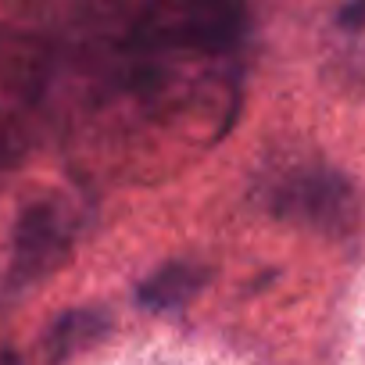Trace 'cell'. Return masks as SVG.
Returning <instances> with one entry per match:
<instances>
[{
    "instance_id": "obj_1",
    "label": "cell",
    "mask_w": 365,
    "mask_h": 365,
    "mask_svg": "<svg viewBox=\"0 0 365 365\" xmlns=\"http://www.w3.org/2000/svg\"><path fill=\"white\" fill-rule=\"evenodd\" d=\"M265 205L276 219L326 233L347 237L361 219V197L354 182L329 165H294L269 179Z\"/></svg>"
},
{
    "instance_id": "obj_3",
    "label": "cell",
    "mask_w": 365,
    "mask_h": 365,
    "mask_svg": "<svg viewBox=\"0 0 365 365\" xmlns=\"http://www.w3.org/2000/svg\"><path fill=\"white\" fill-rule=\"evenodd\" d=\"M72 244V222L54 201H36L29 205L11 237V279L15 283H33L47 276L68 251Z\"/></svg>"
},
{
    "instance_id": "obj_7",
    "label": "cell",
    "mask_w": 365,
    "mask_h": 365,
    "mask_svg": "<svg viewBox=\"0 0 365 365\" xmlns=\"http://www.w3.org/2000/svg\"><path fill=\"white\" fill-rule=\"evenodd\" d=\"M0 365H19V358H15L8 347H0Z\"/></svg>"
},
{
    "instance_id": "obj_2",
    "label": "cell",
    "mask_w": 365,
    "mask_h": 365,
    "mask_svg": "<svg viewBox=\"0 0 365 365\" xmlns=\"http://www.w3.org/2000/svg\"><path fill=\"white\" fill-rule=\"evenodd\" d=\"M247 29V11L237 4H182V8H147L125 29V54H172L197 51L219 54L230 51Z\"/></svg>"
},
{
    "instance_id": "obj_5",
    "label": "cell",
    "mask_w": 365,
    "mask_h": 365,
    "mask_svg": "<svg viewBox=\"0 0 365 365\" xmlns=\"http://www.w3.org/2000/svg\"><path fill=\"white\" fill-rule=\"evenodd\" d=\"M108 329H111V319L104 312H97V308H68V312H61L47 326V333H43V354H47L51 365H61L72 354L93 347L101 336H108Z\"/></svg>"
},
{
    "instance_id": "obj_6",
    "label": "cell",
    "mask_w": 365,
    "mask_h": 365,
    "mask_svg": "<svg viewBox=\"0 0 365 365\" xmlns=\"http://www.w3.org/2000/svg\"><path fill=\"white\" fill-rule=\"evenodd\" d=\"M365 19V8H347V11H340V22H361Z\"/></svg>"
},
{
    "instance_id": "obj_4",
    "label": "cell",
    "mask_w": 365,
    "mask_h": 365,
    "mask_svg": "<svg viewBox=\"0 0 365 365\" xmlns=\"http://www.w3.org/2000/svg\"><path fill=\"white\" fill-rule=\"evenodd\" d=\"M212 269L201 262H165L136 287V301L150 312H175L187 304L205 283Z\"/></svg>"
}]
</instances>
